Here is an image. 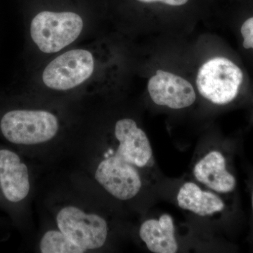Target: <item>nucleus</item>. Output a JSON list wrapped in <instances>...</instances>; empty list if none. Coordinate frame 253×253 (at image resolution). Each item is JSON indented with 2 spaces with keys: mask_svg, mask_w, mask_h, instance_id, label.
<instances>
[{
  "mask_svg": "<svg viewBox=\"0 0 253 253\" xmlns=\"http://www.w3.org/2000/svg\"><path fill=\"white\" fill-rule=\"evenodd\" d=\"M139 233L150 252L176 253L180 250L175 222L169 214L163 213L159 217L146 219L141 224Z\"/></svg>",
  "mask_w": 253,
  "mask_h": 253,
  "instance_id": "11",
  "label": "nucleus"
},
{
  "mask_svg": "<svg viewBox=\"0 0 253 253\" xmlns=\"http://www.w3.org/2000/svg\"><path fill=\"white\" fill-rule=\"evenodd\" d=\"M249 189H250V196H251V214H252V236L253 237V172H251V176H250Z\"/></svg>",
  "mask_w": 253,
  "mask_h": 253,
  "instance_id": "15",
  "label": "nucleus"
},
{
  "mask_svg": "<svg viewBox=\"0 0 253 253\" xmlns=\"http://www.w3.org/2000/svg\"><path fill=\"white\" fill-rule=\"evenodd\" d=\"M0 128L4 137L16 144L33 145L51 140L57 134V118L45 111L14 110L4 115Z\"/></svg>",
  "mask_w": 253,
  "mask_h": 253,
  "instance_id": "4",
  "label": "nucleus"
},
{
  "mask_svg": "<svg viewBox=\"0 0 253 253\" xmlns=\"http://www.w3.org/2000/svg\"><path fill=\"white\" fill-rule=\"evenodd\" d=\"M143 3L161 2L163 4L170 5V6H182L186 4L189 0H136Z\"/></svg>",
  "mask_w": 253,
  "mask_h": 253,
  "instance_id": "14",
  "label": "nucleus"
},
{
  "mask_svg": "<svg viewBox=\"0 0 253 253\" xmlns=\"http://www.w3.org/2000/svg\"><path fill=\"white\" fill-rule=\"evenodd\" d=\"M0 186L4 197L13 203L26 198L31 187L27 166L7 149L0 150Z\"/></svg>",
  "mask_w": 253,
  "mask_h": 253,
  "instance_id": "10",
  "label": "nucleus"
},
{
  "mask_svg": "<svg viewBox=\"0 0 253 253\" xmlns=\"http://www.w3.org/2000/svg\"><path fill=\"white\" fill-rule=\"evenodd\" d=\"M94 56L85 49H73L51 61L42 74L44 84L55 90H69L80 86L94 73Z\"/></svg>",
  "mask_w": 253,
  "mask_h": 253,
  "instance_id": "6",
  "label": "nucleus"
},
{
  "mask_svg": "<svg viewBox=\"0 0 253 253\" xmlns=\"http://www.w3.org/2000/svg\"><path fill=\"white\" fill-rule=\"evenodd\" d=\"M58 227L68 239L82 249H99L108 237V224L104 218L86 214L80 208L67 206L56 216Z\"/></svg>",
  "mask_w": 253,
  "mask_h": 253,
  "instance_id": "7",
  "label": "nucleus"
},
{
  "mask_svg": "<svg viewBox=\"0 0 253 253\" xmlns=\"http://www.w3.org/2000/svg\"><path fill=\"white\" fill-rule=\"evenodd\" d=\"M148 91L155 104L172 109L189 107L196 99L194 87L189 82L161 70L150 79Z\"/></svg>",
  "mask_w": 253,
  "mask_h": 253,
  "instance_id": "8",
  "label": "nucleus"
},
{
  "mask_svg": "<svg viewBox=\"0 0 253 253\" xmlns=\"http://www.w3.org/2000/svg\"><path fill=\"white\" fill-rule=\"evenodd\" d=\"M226 149L208 150L198 158L192 169L195 181L225 198L233 197L238 186L233 154Z\"/></svg>",
  "mask_w": 253,
  "mask_h": 253,
  "instance_id": "5",
  "label": "nucleus"
},
{
  "mask_svg": "<svg viewBox=\"0 0 253 253\" xmlns=\"http://www.w3.org/2000/svg\"><path fill=\"white\" fill-rule=\"evenodd\" d=\"M40 249L42 253H83L82 249L68 239L61 231H47L42 238Z\"/></svg>",
  "mask_w": 253,
  "mask_h": 253,
  "instance_id": "12",
  "label": "nucleus"
},
{
  "mask_svg": "<svg viewBox=\"0 0 253 253\" xmlns=\"http://www.w3.org/2000/svg\"><path fill=\"white\" fill-rule=\"evenodd\" d=\"M114 141L105 153L95 172V179L120 201L135 198L155 169L152 146L135 121L123 118L116 123Z\"/></svg>",
  "mask_w": 253,
  "mask_h": 253,
  "instance_id": "1",
  "label": "nucleus"
},
{
  "mask_svg": "<svg viewBox=\"0 0 253 253\" xmlns=\"http://www.w3.org/2000/svg\"><path fill=\"white\" fill-rule=\"evenodd\" d=\"M83 26V18L76 13L42 11L32 20L31 38L42 52H59L78 39Z\"/></svg>",
  "mask_w": 253,
  "mask_h": 253,
  "instance_id": "3",
  "label": "nucleus"
},
{
  "mask_svg": "<svg viewBox=\"0 0 253 253\" xmlns=\"http://www.w3.org/2000/svg\"><path fill=\"white\" fill-rule=\"evenodd\" d=\"M245 84V74L237 63L226 57L209 60L200 68L196 84L200 94L219 106L239 99Z\"/></svg>",
  "mask_w": 253,
  "mask_h": 253,
  "instance_id": "2",
  "label": "nucleus"
},
{
  "mask_svg": "<svg viewBox=\"0 0 253 253\" xmlns=\"http://www.w3.org/2000/svg\"><path fill=\"white\" fill-rule=\"evenodd\" d=\"M241 37L243 40V46L246 49L253 51V16L246 18L241 26Z\"/></svg>",
  "mask_w": 253,
  "mask_h": 253,
  "instance_id": "13",
  "label": "nucleus"
},
{
  "mask_svg": "<svg viewBox=\"0 0 253 253\" xmlns=\"http://www.w3.org/2000/svg\"><path fill=\"white\" fill-rule=\"evenodd\" d=\"M226 199L195 180L183 183L176 195V204L181 209L202 217L228 212L229 206Z\"/></svg>",
  "mask_w": 253,
  "mask_h": 253,
  "instance_id": "9",
  "label": "nucleus"
}]
</instances>
